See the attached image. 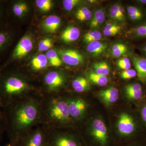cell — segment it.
<instances>
[{"mask_svg": "<svg viewBox=\"0 0 146 146\" xmlns=\"http://www.w3.org/2000/svg\"><path fill=\"white\" fill-rule=\"evenodd\" d=\"M86 76L89 82H91L100 86H106L108 83V79L107 76L100 75L95 72L89 71L86 73Z\"/></svg>", "mask_w": 146, "mask_h": 146, "instance_id": "24", "label": "cell"}, {"mask_svg": "<svg viewBox=\"0 0 146 146\" xmlns=\"http://www.w3.org/2000/svg\"><path fill=\"white\" fill-rule=\"evenodd\" d=\"M131 33L135 38H146V22L132 29Z\"/></svg>", "mask_w": 146, "mask_h": 146, "instance_id": "31", "label": "cell"}, {"mask_svg": "<svg viewBox=\"0 0 146 146\" xmlns=\"http://www.w3.org/2000/svg\"><path fill=\"white\" fill-rule=\"evenodd\" d=\"M5 17V10L3 4L0 2V29L3 27Z\"/></svg>", "mask_w": 146, "mask_h": 146, "instance_id": "39", "label": "cell"}, {"mask_svg": "<svg viewBox=\"0 0 146 146\" xmlns=\"http://www.w3.org/2000/svg\"><path fill=\"white\" fill-rule=\"evenodd\" d=\"M127 47L122 44H116L112 46V54L113 56L119 57L127 52Z\"/></svg>", "mask_w": 146, "mask_h": 146, "instance_id": "29", "label": "cell"}, {"mask_svg": "<svg viewBox=\"0 0 146 146\" xmlns=\"http://www.w3.org/2000/svg\"><path fill=\"white\" fill-rule=\"evenodd\" d=\"M95 72L100 75L107 76L110 74V68L108 64L105 62H97L93 65Z\"/></svg>", "mask_w": 146, "mask_h": 146, "instance_id": "26", "label": "cell"}, {"mask_svg": "<svg viewBox=\"0 0 146 146\" xmlns=\"http://www.w3.org/2000/svg\"><path fill=\"white\" fill-rule=\"evenodd\" d=\"M46 56L50 66L58 68L62 65V60L61 58L58 53L54 50H49L46 53Z\"/></svg>", "mask_w": 146, "mask_h": 146, "instance_id": "25", "label": "cell"}, {"mask_svg": "<svg viewBox=\"0 0 146 146\" xmlns=\"http://www.w3.org/2000/svg\"><path fill=\"white\" fill-rule=\"evenodd\" d=\"M71 86L74 91L78 94H82L89 91L90 89V82L87 78L78 76L74 78Z\"/></svg>", "mask_w": 146, "mask_h": 146, "instance_id": "18", "label": "cell"}, {"mask_svg": "<svg viewBox=\"0 0 146 146\" xmlns=\"http://www.w3.org/2000/svg\"><path fill=\"white\" fill-rule=\"evenodd\" d=\"M36 6L42 12H48L53 6L52 1L51 0H37L36 1Z\"/></svg>", "mask_w": 146, "mask_h": 146, "instance_id": "32", "label": "cell"}, {"mask_svg": "<svg viewBox=\"0 0 146 146\" xmlns=\"http://www.w3.org/2000/svg\"><path fill=\"white\" fill-rule=\"evenodd\" d=\"M61 22V19L58 16L54 15L48 16L43 21L42 28L46 32L54 33L60 27Z\"/></svg>", "mask_w": 146, "mask_h": 146, "instance_id": "12", "label": "cell"}, {"mask_svg": "<svg viewBox=\"0 0 146 146\" xmlns=\"http://www.w3.org/2000/svg\"><path fill=\"white\" fill-rule=\"evenodd\" d=\"M125 94L129 99L138 100L143 96L142 86L140 84L132 83L127 85L125 87Z\"/></svg>", "mask_w": 146, "mask_h": 146, "instance_id": "19", "label": "cell"}, {"mask_svg": "<svg viewBox=\"0 0 146 146\" xmlns=\"http://www.w3.org/2000/svg\"><path fill=\"white\" fill-rule=\"evenodd\" d=\"M127 12L131 21L134 23L140 22L144 19L145 14L143 9L139 7L128 6Z\"/></svg>", "mask_w": 146, "mask_h": 146, "instance_id": "22", "label": "cell"}, {"mask_svg": "<svg viewBox=\"0 0 146 146\" xmlns=\"http://www.w3.org/2000/svg\"><path fill=\"white\" fill-rule=\"evenodd\" d=\"M2 146H20L19 143L18 142H13V141H9L8 143Z\"/></svg>", "mask_w": 146, "mask_h": 146, "instance_id": "41", "label": "cell"}, {"mask_svg": "<svg viewBox=\"0 0 146 146\" xmlns=\"http://www.w3.org/2000/svg\"><path fill=\"white\" fill-rule=\"evenodd\" d=\"M76 18L80 22H84L90 20L92 18V12L88 8L85 7L79 9L76 12Z\"/></svg>", "mask_w": 146, "mask_h": 146, "instance_id": "27", "label": "cell"}, {"mask_svg": "<svg viewBox=\"0 0 146 146\" xmlns=\"http://www.w3.org/2000/svg\"><path fill=\"white\" fill-rule=\"evenodd\" d=\"M99 96L105 104L110 105L117 100L119 97V91L115 87H110L100 91Z\"/></svg>", "mask_w": 146, "mask_h": 146, "instance_id": "13", "label": "cell"}, {"mask_svg": "<svg viewBox=\"0 0 146 146\" xmlns=\"http://www.w3.org/2000/svg\"><path fill=\"white\" fill-rule=\"evenodd\" d=\"M66 128L48 129L49 146H86L78 135L65 130Z\"/></svg>", "mask_w": 146, "mask_h": 146, "instance_id": "4", "label": "cell"}, {"mask_svg": "<svg viewBox=\"0 0 146 146\" xmlns=\"http://www.w3.org/2000/svg\"><path fill=\"white\" fill-rule=\"evenodd\" d=\"M131 61L137 72V76L141 79L146 78V58L139 56H132Z\"/></svg>", "mask_w": 146, "mask_h": 146, "instance_id": "15", "label": "cell"}, {"mask_svg": "<svg viewBox=\"0 0 146 146\" xmlns=\"http://www.w3.org/2000/svg\"><path fill=\"white\" fill-rule=\"evenodd\" d=\"M118 4H115L110 7L109 11V15L110 18L115 21H120L119 11H118Z\"/></svg>", "mask_w": 146, "mask_h": 146, "instance_id": "35", "label": "cell"}, {"mask_svg": "<svg viewBox=\"0 0 146 146\" xmlns=\"http://www.w3.org/2000/svg\"><path fill=\"white\" fill-rule=\"evenodd\" d=\"M81 2L79 0H64L63 2V7L65 10L70 11Z\"/></svg>", "mask_w": 146, "mask_h": 146, "instance_id": "34", "label": "cell"}, {"mask_svg": "<svg viewBox=\"0 0 146 146\" xmlns=\"http://www.w3.org/2000/svg\"><path fill=\"white\" fill-rule=\"evenodd\" d=\"M142 117L146 124V106L143 108L141 111Z\"/></svg>", "mask_w": 146, "mask_h": 146, "instance_id": "42", "label": "cell"}, {"mask_svg": "<svg viewBox=\"0 0 146 146\" xmlns=\"http://www.w3.org/2000/svg\"><path fill=\"white\" fill-rule=\"evenodd\" d=\"M118 128L120 134L129 136L135 130V123L132 118L126 113L120 115L118 123Z\"/></svg>", "mask_w": 146, "mask_h": 146, "instance_id": "11", "label": "cell"}, {"mask_svg": "<svg viewBox=\"0 0 146 146\" xmlns=\"http://www.w3.org/2000/svg\"><path fill=\"white\" fill-rule=\"evenodd\" d=\"M48 60L46 55L40 54L34 56L31 62V69L35 73L43 71L46 68Z\"/></svg>", "mask_w": 146, "mask_h": 146, "instance_id": "16", "label": "cell"}, {"mask_svg": "<svg viewBox=\"0 0 146 146\" xmlns=\"http://www.w3.org/2000/svg\"><path fill=\"white\" fill-rule=\"evenodd\" d=\"M33 44L31 37L29 35H25L18 42L12 51L9 61L21 59L31 51Z\"/></svg>", "mask_w": 146, "mask_h": 146, "instance_id": "9", "label": "cell"}, {"mask_svg": "<svg viewBox=\"0 0 146 146\" xmlns=\"http://www.w3.org/2000/svg\"><path fill=\"white\" fill-rule=\"evenodd\" d=\"M102 37V35L100 32L98 31H93L87 32L84 36L83 39L84 42L86 43L98 41Z\"/></svg>", "mask_w": 146, "mask_h": 146, "instance_id": "30", "label": "cell"}, {"mask_svg": "<svg viewBox=\"0 0 146 146\" xmlns=\"http://www.w3.org/2000/svg\"><path fill=\"white\" fill-rule=\"evenodd\" d=\"M3 106V101L1 98H0V113L2 112Z\"/></svg>", "mask_w": 146, "mask_h": 146, "instance_id": "45", "label": "cell"}, {"mask_svg": "<svg viewBox=\"0 0 146 146\" xmlns=\"http://www.w3.org/2000/svg\"><path fill=\"white\" fill-rule=\"evenodd\" d=\"M53 45V39L51 38H46L39 42L38 50L39 51L44 52L50 49Z\"/></svg>", "mask_w": 146, "mask_h": 146, "instance_id": "33", "label": "cell"}, {"mask_svg": "<svg viewBox=\"0 0 146 146\" xmlns=\"http://www.w3.org/2000/svg\"><path fill=\"white\" fill-rule=\"evenodd\" d=\"M42 89L40 94L43 96L60 95L66 83L63 73L59 71H49L42 78Z\"/></svg>", "mask_w": 146, "mask_h": 146, "instance_id": "5", "label": "cell"}, {"mask_svg": "<svg viewBox=\"0 0 146 146\" xmlns=\"http://www.w3.org/2000/svg\"><path fill=\"white\" fill-rule=\"evenodd\" d=\"M141 50L143 52V53L146 57V44L141 48Z\"/></svg>", "mask_w": 146, "mask_h": 146, "instance_id": "44", "label": "cell"}, {"mask_svg": "<svg viewBox=\"0 0 146 146\" xmlns=\"http://www.w3.org/2000/svg\"><path fill=\"white\" fill-rule=\"evenodd\" d=\"M136 2L140 5H146V0H138Z\"/></svg>", "mask_w": 146, "mask_h": 146, "instance_id": "43", "label": "cell"}, {"mask_svg": "<svg viewBox=\"0 0 146 146\" xmlns=\"http://www.w3.org/2000/svg\"><path fill=\"white\" fill-rule=\"evenodd\" d=\"M117 65L120 69L125 70L130 69L131 66L130 59L127 57L123 58L120 59L118 61Z\"/></svg>", "mask_w": 146, "mask_h": 146, "instance_id": "36", "label": "cell"}, {"mask_svg": "<svg viewBox=\"0 0 146 146\" xmlns=\"http://www.w3.org/2000/svg\"><path fill=\"white\" fill-rule=\"evenodd\" d=\"M41 124L48 129L71 127L74 125L68 104L60 95L43 96Z\"/></svg>", "mask_w": 146, "mask_h": 146, "instance_id": "3", "label": "cell"}, {"mask_svg": "<svg viewBox=\"0 0 146 146\" xmlns=\"http://www.w3.org/2000/svg\"><path fill=\"white\" fill-rule=\"evenodd\" d=\"M144 80H145V82H146V78L145 79H144Z\"/></svg>", "mask_w": 146, "mask_h": 146, "instance_id": "46", "label": "cell"}, {"mask_svg": "<svg viewBox=\"0 0 146 146\" xmlns=\"http://www.w3.org/2000/svg\"><path fill=\"white\" fill-rule=\"evenodd\" d=\"M118 11H119V16L120 21H125V10L123 7L119 4L118 6Z\"/></svg>", "mask_w": 146, "mask_h": 146, "instance_id": "40", "label": "cell"}, {"mask_svg": "<svg viewBox=\"0 0 146 146\" xmlns=\"http://www.w3.org/2000/svg\"><path fill=\"white\" fill-rule=\"evenodd\" d=\"M13 35L10 30L0 29V56L6 51L10 46Z\"/></svg>", "mask_w": 146, "mask_h": 146, "instance_id": "14", "label": "cell"}, {"mask_svg": "<svg viewBox=\"0 0 146 146\" xmlns=\"http://www.w3.org/2000/svg\"><path fill=\"white\" fill-rule=\"evenodd\" d=\"M6 131L5 119L3 112L0 113V143L1 141L3 133Z\"/></svg>", "mask_w": 146, "mask_h": 146, "instance_id": "38", "label": "cell"}, {"mask_svg": "<svg viewBox=\"0 0 146 146\" xmlns=\"http://www.w3.org/2000/svg\"><path fill=\"white\" fill-rule=\"evenodd\" d=\"M105 21L104 11L102 9H98L95 11L94 16L91 18L90 27L92 29L99 28Z\"/></svg>", "mask_w": 146, "mask_h": 146, "instance_id": "23", "label": "cell"}, {"mask_svg": "<svg viewBox=\"0 0 146 146\" xmlns=\"http://www.w3.org/2000/svg\"><path fill=\"white\" fill-rule=\"evenodd\" d=\"M57 52L62 61L67 65L77 66L81 65L84 61L82 55L76 50L60 49Z\"/></svg>", "mask_w": 146, "mask_h": 146, "instance_id": "10", "label": "cell"}, {"mask_svg": "<svg viewBox=\"0 0 146 146\" xmlns=\"http://www.w3.org/2000/svg\"><path fill=\"white\" fill-rule=\"evenodd\" d=\"M92 143L94 146H110V141L107 128L101 120L94 121L91 127Z\"/></svg>", "mask_w": 146, "mask_h": 146, "instance_id": "8", "label": "cell"}, {"mask_svg": "<svg viewBox=\"0 0 146 146\" xmlns=\"http://www.w3.org/2000/svg\"><path fill=\"white\" fill-rule=\"evenodd\" d=\"M108 46L107 44L99 41H94L88 44L86 47L87 52L92 55L98 56L103 53Z\"/></svg>", "mask_w": 146, "mask_h": 146, "instance_id": "21", "label": "cell"}, {"mask_svg": "<svg viewBox=\"0 0 146 146\" xmlns=\"http://www.w3.org/2000/svg\"><path fill=\"white\" fill-rule=\"evenodd\" d=\"M42 99L39 93L4 105L2 112L9 141L18 142L33 128L41 124Z\"/></svg>", "mask_w": 146, "mask_h": 146, "instance_id": "1", "label": "cell"}, {"mask_svg": "<svg viewBox=\"0 0 146 146\" xmlns=\"http://www.w3.org/2000/svg\"><path fill=\"white\" fill-rule=\"evenodd\" d=\"M20 146H49L48 131L42 124L33 128L18 141Z\"/></svg>", "mask_w": 146, "mask_h": 146, "instance_id": "6", "label": "cell"}, {"mask_svg": "<svg viewBox=\"0 0 146 146\" xmlns=\"http://www.w3.org/2000/svg\"><path fill=\"white\" fill-rule=\"evenodd\" d=\"M68 104L70 111V115L73 123L82 121L84 117L87 105L85 100L81 97L66 96L60 95Z\"/></svg>", "mask_w": 146, "mask_h": 146, "instance_id": "7", "label": "cell"}, {"mask_svg": "<svg viewBox=\"0 0 146 146\" xmlns=\"http://www.w3.org/2000/svg\"><path fill=\"white\" fill-rule=\"evenodd\" d=\"M10 11L13 16L17 18H22L28 11V5L25 2H15L11 4Z\"/></svg>", "mask_w": 146, "mask_h": 146, "instance_id": "20", "label": "cell"}, {"mask_svg": "<svg viewBox=\"0 0 146 146\" xmlns=\"http://www.w3.org/2000/svg\"><path fill=\"white\" fill-rule=\"evenodd\" d=\"M121 27L116 24L108 23L105 27L103 34L106 36H114L121 31Z\"/></svg>", "mask_w": 146, "mask_h": 146, "instance_id": "28", "label": "cell"}, {"mask_svg": "<svg viewBox=\"0 0 146 146\" xmlns=\"http://www.w3.org/2000/svg\"><path fill=\"white\" fill-rule=\"evenodd\" d=\"M80 35L78 28L74 26H69L63 31L60 35V39L66 43H71L77 40Z\"/></svg>", "mask_w": 146, "mask_h": 146, "instance_id": "17", "label": "cell"}, {"mask_svg": "<svg viewBox=\"0 0 146 146\" xmlns=\"http://www.w3.org/2000/svg\"><path fill=\"white\" fill-rule=\"evenodd\" d=\"M39 93L27 76L6 67L0 69V98L3 105Z\"/></svg>", "mask_w": 146, "mask_h": 146, "instance_id": "2", "label": "cell"}, {"mask_svg": "<svg viewBox=\"0 0 146 146\" xmlns=\"http://www.w3.org/2000/svg\"><path fill=\"white\" fill-rule=\"evenodd\" d=\"M137 75V72L133 69H129L123 71L121 74V77L125 80L133 78Z\"/></svg>", "mask_w": 146, "mask_h": 146, "instance_id": "37", "label": "cell"}]
</instances>
